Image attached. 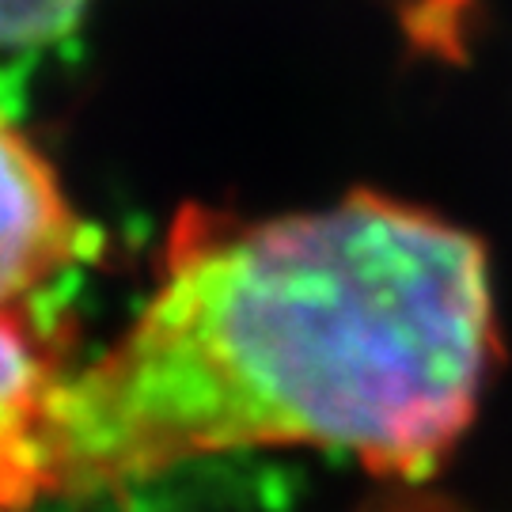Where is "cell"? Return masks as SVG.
<instances>
[{
  "instance_id": "obj_1",
  "label": "cell",
  "mask_w": 512,
  "mask_h": 512,
  "mask_svg": "<svg viewBox=\"0 0 512 512\" xmlns=\"http://www.w3.org/2000/svg\"><path fill=\"white\" fill-rule=\"evenodd\" d=\"M494 349L486 255L425 209L376 194L270 220L190 209L133 323L57 387L54 490L270 444L421 478L471 425Z\"/></svg>"
},
{
  "instance_id": "obj_2",
  "label": "cell",
  "mask_w": 512,
  "mask_h": 512,
  "mask_svg": "<svg viewBox=\"0 0 512 512\" xmlns=\"http://www.w3.org/2000/svg\"><path fill=\"white\" fill-rule=\"evenodd\" d=\"M92 243L95 232L16 126L12 80H0V311L54 319L50 293L88 262Z\"/></svg>"
},
{
  "instance_id": "obj_3",
  "label": "cell",
  "mask_w": 512,
  "mask_h": 512,
  "mask_svg": "<svg viewBox=\"0 0 512 512\" xmlns=\"http://www.w3.org/2000/svg\"><path fill=\"white\" fill-rule=\"evenodd\" d=\"M65 380L57 323L0 311V512H35L54 490V403Z\"/></svg>"
},
{
  "instance_id": "obj_4",
  "label": "cell",
  "mask_w": 512,
  "mask_h": 512,
  "mask_svg": "<svg viewBox=\"0 0 512 512\" xmlns=\"http://www.w3.org/2000/svg\"><path fill=\"white\" fill-rule=\"evenodd\" d=\"M88 0H0V57H35L73 31Z\"/></svg>"
}]
</instances>
